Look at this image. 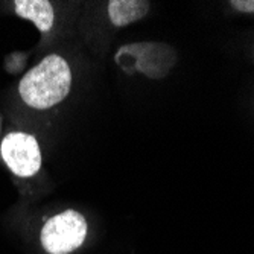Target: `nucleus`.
Listing matches in <instances>:
<instances>
[{
	"instance_id": "1",
	"label": "nucleus",
	"mask_w": 254,
	"mask_h": 254,
	"mask_svg": "<svg viewBox=\"0 0 254 254\" xmlns=\"http://www.w3.org/2000/svg\"><path fill=\"white\" fill-rule=\"evenodd\" d=\"M70 65L61 55L44 57L21 78L18 93L21 101L35 110H49L63 102L70 91Z\"/></svg>"
},
{
	"instance_id": "2",
	"label": "nucleus",
	"mask_w": 254,
	"mask_h": 254,
	"mask_svg": "<svg viewBox=\"0 0 254 254\" xmlns=\"http://www.w3.org/2000/svg\"><path fill=\"white\" fill-rule=\"evenodd\" d=\"M85 236V218L79 212L65 210L46 221L41 228L40 241L49 254H68L82 245Z\"/></svg>"
},
{
	"instance_id": "3",
	"label": "nucleus",
	"mask_w": 254,
	"mask_h": 254,
	"mask_svg": "<svg viewBox=\"0 0 254 254\" xmlns=\"http://www.w3.org/2000/svg\"><path fill=\"white\" fill-rule=\"evenodd\" d=\"M5 165L18 177H32L41 168V151L37 138L28 132L12 131L0 143Z\"/></svg>"
},
{
	"instance_id": "4",
	"label": "nucleus",
	"mask_w": 254,
	"mask_h": 254,
	"mask_svg": "<svg viewBox=\"0 0 254 254\" xmlns=\"http://www.w3.org/2000/svg\"><path fill=\"white\" fill-rule=\"evenodd\" d=\"M125 55L137 58L134 70L142 72L149 78H165L175 63V51L161 43H140L125 46L119 51Z\"/></svg>"
},
{
	"instance_id": "5",
	"label": "nucleus",
	"mask_w": 254,
	"mask_h": 254,
	"mask_svg": "<svg viewBox=\"0 0 254 254\" xmlns=\"http://www.w3.org/2000/svg\"><path fill=\"white\" fill-rule=\"evenodd\" d=\"M15 14L21 18L31 20L40 32H49L54 26V8L46 0H15Z\"/></svg>"
},
{
	"instance_id": "6",
	"label": "nucleus",
	"mask_w": 254,
	"mask_h": 254,
	"mask_svg": "<svg viewBox=\"0 0 254 254\" xmlns=\"http://www.w3.org/2000/svg\"><path fill=\"white\" fill-rule=\"evenodd\" d=\"M149 11V2L145 0H111L108 3V17L114 26L124 28L143 18Z\"/></svg>"
},
{
	"instance_id": "7",
	"label": "nucleus",
	"mask_w": 254,
	"mask_h": 254,
	"mask_svg": "<svg viewBox=\"0 0 254 254\" xmlns=\"http://www.w3.org/2000/svg\"><path fill=\"white\" fill-rule=\"evenodd\" d=\"M232 5L241 12H254V0H233Z\"/></svg>"
}]
</instances>
